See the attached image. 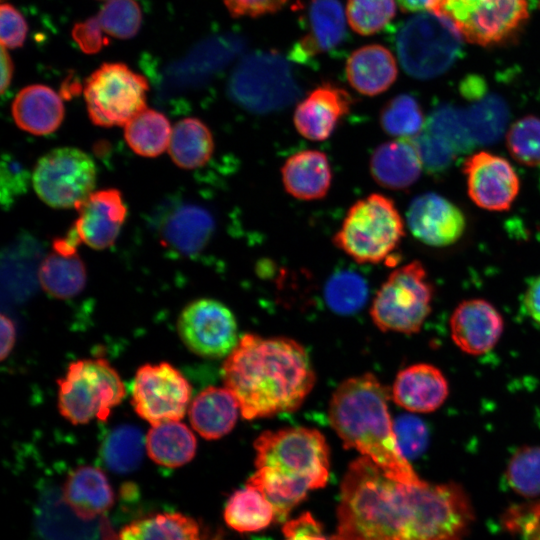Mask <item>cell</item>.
Instances as JSON below:
<instances>
[{
	"label": "cell",
	"instance_id": "cell-23",
	"mask_svg": "<svg viewBox=\"0 0 540 540\" xmlns=\"http://www.w3.org/2000/svg\"><path fill=\"white\" fill-rule=\"evenodd\" d=\"M369 169L381 187L403 190L419 179L423 164L412 138H397L375 148Z\"/></svg>",
	"mask_w": 540,
	"mask_h": 540
},
{
	"label": "cell",
	"instance_id": "cell-34",
	"mask_svg": "<svg viewBox=\"0 0 540 540\" xmlns=\"http://www.w3.org/2000/svg\"><path fill=\"white\" fill-rule=\"evenodd\" d=\"M118 540H201L195 520L181 513H158L125 526Z\"/></svg>",
	"mask_w": 540,
	"mask_h": 540
},
{
	"label": "cell",
	"instance_id": "cell-28",
	"mask_svg": "<svg viewBox=\"0 0 540 540\" xmlns=\"http://www.w3.org/2000/svg\"><path fill=\"white\" fill-rule=\"evenodd\" d=\"M239 404L226 388L210 386L198 393L188 409L193 429L207 440L227 435L235 426Z\"/></svg>",
	"mask_w": 540,
	"mask_h": 540
},
{
	"label": "cell",
	"instance_id": "cell-31",
	"mask_svg": "<svg viewBox=\"0 0 540 540\" xmlns=\"http://www.w3.org/2000/svg\"><path fill=\"white\" fill-rule=\"evenodd\" d=\"M214 148L213 134L202 120L187 117L172 127L168 153L179 168L193 170L204 166Z\"/></svg>",
	"mask_w": 540,
	"mask_h": 540
},
{
	"label": "cell",
	"instance_id": "cell-55",
	"mask_svg": "<svg viewBox=\"0 0 540 540\" xmlns=\"http://www.w3.org/2000/svg\"><path fill=\"white\" fill-rule=\"evenodd\" d=\"M14 73V63L8 52V49L1 45V93L8 89L11 84Z\"/></svg>",
	"mask_w": 540,
	"mask_h": 540
},
{
	"label": "cell",
	"instance_id": "cell-6",
	"mask_svg": "<svg viewBox=\"0 0 540 540\" xmlns=\"http://www.w3.org/2000/svg\"><path fill=\"white\" fill-rule=\"evenodd\" d=\"M404 235V221L394 201L372 193L349 208L332 241L354 261L377 264L391 257Z\"/></svg>",
	"mask_w": 540,
	"mask_h": 540
},
{
	"label": "cell",
	"instance_id": "cell-46",
	"mask_svg": "<svg viewBox=\"0 0 540 540\" xmlns=\"http://www.w3.org/2000/svg\"><path fill=\"white\" fill-rule=\"evenodd\" d=\"M504 528L524 540H540V502L510 506L503 514Z\"/></svg>",
	"mask_w": 540,
	"mask_h": 540
},
{
	"label": "cell",
	"instance_id": "cell-39",
	"mask_svg": "<svg viewBox=\"0 0 540 540\" xmlns=\"http://www.w3.org/2000/svg\"><path fill=\"white\" fill-rule=\"evenodd\" d=\"M381 128L396 138H414L424 128L425 117L415 97L399 94L382 107L379 115Z\"/></svg>",
	"mask_w": 540,
	"mask_h": 540
},
{
	"label": "cell",
	"instance_id": "cell-27",
	"mask_svg": "<svg viewBox=\"0 0 540 540\" xmlns=\"http://www.w3.org/2000/svg\"><path fill=\"white\" fill-rule=\"evenodd\" d=\"M345 73L354 90L373 97L394 84L398 68L390 50L380 44H369L351 53L346 61Z\"/></svg>",
	"mask_w": 540,
	"mask_h": 540
},
{
	"label": "cell",
	"instance_id": "cell-41",
	"mask_svg": "<svg viewBox=\"0 0 540 540\" xmlns=\"http://www.w3.org/2000/svg\"><path fill=\"white\" fill-rule=\"evenodd\" d=\"M423 129L443 139L456 153L469 151L476 144L469 131L464 110L450 105L437 108L426 120Z\"/></svg>",
	"mask_w": 540,
	"mask_h": 540
},
{
	"label": "cell",
	"instance_id": "cell-15",
	"mask_svg": "<svg viewBox=\"0 0 540 540\" xmlns=\"http://www.w3.org/2000/svg\"><path fill=\"white\" fill-rule=\"evenodd\" d=\"M470 199L480 208L507 211L520 190L519 177L505 158L487 151L471 154L463 163Z\"/></svg>",
	"mask_w": 540,
	"mask_h": 540
},
{
	"label": "cell",
	"instance_id": "cell-38",
	"mask_svg": "<svg viewBox=\"0 0 540 540\" xmlns=\"http://www.w3.org/2000/svg\"><path fill=\"white\" fill-rule=\"evenodd\" d=\"M369 289L366 280L351 270L332 274L324 287V299L335 313L350 315L361 310L367 302Z\"/></svg>",
	"mask_w": 540,
	"mask_h": 540
},
{
	"label": "cell",
	"instance_id": "cell-37",
	"mask_svg": "<svg viewBox=\"0 0 540 540\" xmlns=\"http://www.w3.org/2000/svg\"><path fill=\"white\" fill-rule=\"evenodd\" d=\"M470 107L464 110L466 122L475 143H492L502 134L508 118L504 101L495 95L473 99Z\"/></svg>",
	"mask_w": 540,
	"mask_h": 540
},
{
	"label": "cell",
	"instance_id": "cell-17",
	"mask_svg": "<svg viewBox=\"0 0 540 540\" xmlns=\"http://www.w3.org/2000/svg\"><path fill=\"white\" fill-rule=\"evenodd\" d=\"M72 230L81 243L95 250L111 247L127 217V206L119 190L93 191L77 208Z\"/></svg>",
	"mask_w": 540,
	"mask_h": 540
},
{
	"label": "cell",
	"instance_id": "cell-48",
	"mask_svg": "<svg viewBox=\"0 0 540 540\" xmlns=\"http://www.w3.org/2000/svg\"><path fill=\"white\" fill-rule=\"evenodd\" d=\"M394 429L404 456H415L423 451L427 431L420 419L410 415L401 416L396 420Z\"/></svg>",
	"mask_w": 540,
	"mask_h": 540
},
{
	"label": "cell",
	"instance_id": "cell-7",
	"mask_svg": "<svg viewBox=\"0 0 540 540\" xmlns=\"http://www.w3.org/2000/svg\"><path fill=\"white\" fill-rule=\"evenodd\" d=\"M227 93L241 108L265 114L292 104L300 88L288 60L270 50L243 57L229 78Z\"/></svg>",
	"mask_w": 540,
	"mask_h": 540
},
{
	"label": "cell",
	"instance_id": "cell-4",
	"mask_svg": "<svg viewBox=\"0 0 540 540\" xmlns=\"http://www.w3.org/2000/svg\"><path fill=\"white\" fill-rule=\"evenodd\" d=\"M255 467L307 491L326 486L330 449L313 428L287 427L264 431L254 442Z\"/></svg>",
	"mask_w": 540,
	"mask_h": 540
},
{
	"label": "cell",
	"instance_id": "cell-22",
	"mask_svg": "<svg viewBox=\"0 0 540 540\" xmlns=\"http://www.w3.org/2000/svg\"><path fill=\"white\" fill-rule=\"evenodd\" d=\"M449 393L443 373L433 365L414 364L401 370L392 387L394 402L411 412L438 409Z\"/></svg>",
	"mask_w": 540,
	"mask_h": 540
},
{
	"label": "cell",
	"instance_id": "cell-54",
	"mask_svg": "<svg viewBox=\"0 0 540 540\" xmlns=\"http://www.w3.org/2000/svg\"><path fill=\"white\" fill-rule=\"evenodd\" d=\"M403 12L419 13L424 11L436 12L441 0H396Z\"/></svg>",
	"mask_w": 540,
	"mask_h": 540
},
{
	"label": "cell",
	"instance_id": "cell-53",
	"mask_svg": "<svg viewBox=\"0 0 540 540\" xmlns=\"http://www.w3.org/2000/svg\"><path fill=\"white\" fill-rule=\"evenodd\" d=\"M16 340V328L13 321L1 315V360H5L11 353Z\"/></svg>",
	"mask_w": 540,
	"mask_h": 540
},
{
	"label": "cell",
	"instance_id": "cell-19",
	"mask_svg": "<svg viewBox=\"0 0 540 540\" xmlns=\"http://www.w3.org/2000/svg\"><path fill=\"white\" fill-rule=\"evenodd\" d=\"M346 19L339 0H311L307 11L308 31L294 43L288 58L311 64L314 57L340 47L347 37Z\"/></svg>",
	"mask_w": 540,
	"mask_h": 540
},
{
	"label": "cell",
	"instance_id": "cell-51",
	"mask_svg": "<svg viewBox=\"0 0 540 540\" xmlns=\"http://www.w3.org/2000/svg\"><path fill=\"white\" fill-rule=\"evenodd\" d=\"M233 17H258L277 12L287 0H223Z\"/></svg>",
	"mask_w": 540,
	"mask_h": 540
},
{
	"label": "cell",
	"instance_id": "cell-21",
	"mask_svg": "<svg viewBox=\"0 0 540 540\" xmlns=\"http://www.w3.org/2000/svg\"><path fill=\"white\" fill-rule=\"evenodd\" d=\"M34 524L43 540H99L102 529L96 519L80 517L64 500L62 492L54 487L41 493L35 507Z\"/></svg>",
	"mask_w": 540,
	"mask_h": 540
},
{
	"label": "cell",
	"instance_id": "cell-56",
	"mask_svg": "<svg viewBox=\"0 0 540 540\" xmlns=\"http://www.w3.org/2000/svg\"><path fill=\"white\" fill-rule=\"evenodd\" d=\"M105 1H108V0H105Z\"/></svg>",
	"mask_w": 540,
	"mask_h": 540
},
{
	"label": "cell",
	"instance_id": "cell-47",
	"mask_svg": "<svg viewBox=\"0 0 540 540\" xmlns=\"http://www.w3.org/2000/svg\"><path fill=\"white\" fill-rule=\"evenodd\" d=\"M28 33V25L20 11L10 3L0 6V39L7 49L23 46Z\"/></svg>",
	"mask_w": 540,
	"mask_h": 540
},
{
	"label": "cell",
	"instance_id": "cell-1",
	"mask_svg": "<svg viewBox=\"0 0 540 540\" xmlns=\"http://www.w3.org/2000/svg\"><path fill=\"white\" fill-rule=\"evenodd\" d=\"M222 376L247 420L295 411L316 380L310 357L297 341L250 333L226 356Z\"/></svg>",
	"mask_w": 540,
	"mask_h": 540
},
{
	"label": "cell",
	"instance_id": "cell-12",
	"mask_svg": "<svg viewBox=\"0 0 540 540\" xmlns=\"http://www.w3.org/2000/svg\"><path fill=\"white\" fill-rule=\"evenodd\" d=\"M435 13L466 41L489 46L517 32L528 18L527 0H441Z\"/></svg>",
	"mask_w": 540,
	"mask_h": 540
},
{
	"label": "cell",
	"instance_id": "cell-49",
	"mask_svg": "<svg viewBox=\"0 0 540 540\" xmlns=\"http://www.w3.org/2000/svg\"><path fill=\"white\" fill-rule=\"evenodd\" d=\"M97 17H90L84 21L76 23L71 31L74 42L85 54L98 53L106 44Z\"/></svg>",
	"mask_w": 540,
	"mask_h": 540
},
{
	"label": "cell",
	"instance_id": "cell-8",
	"mask_svg": "<svg viewBox=\"0 0 540 540\" xmlns=\"http://www.w3.org/2000/svg\"><path fill=\"white\" fill-rule=\"evenodd\" d=\"M58 409L72 424L93 419L105 421L125 397V386L117 371L103 358L71 362L58 381Z\"/></svg>",
	"mask_w": 540,
	"mask_h": 540
},
{
	"label": "cell",
	"instance_id": "cell-43",
	"mask_svg": "<svg viewBox=\"0 0 540 540\" xmlns=\"http://www.w3.org/2000/svg\"><path fill=\"white\" fill-rule=\"evenodd\" d=\"M506 146L510 155L525 166L540 165V118L526 115L509 127Z\"/></svg>",
	"mask_w": 540,
	"mask_h": 540
},
{
	"label": "cell",
	"instance_id": "cell-10",
	"mask_svg": "<svg viewBox=\"0 0 540 540\" xmlns=\"http://www.w3.org/2000/svg\"><path fill=\"white\" fill-rule=\"evenodd\" d=\"M147 79L121 62H106L85 81L84 100L91 122L99 127L125 126L147 108Z\"/></svg>",
	"mask_w": 540,
	"mask_h": 540
},
{
	"label": "cell",
	"instance_id": "cell-24",
	"mask_svg": "<svg viewBox=\"0 0 540 540\" xmlns=\"http://www.w3.org/2000/svg\"><path fill=\"white\" fill-rule=\"evenodd\" d=\"M11 113L21 130L36 136L56 131L63 122L65 108L59 94L43 84L22 88L14 97Z\"/></svg>",
	"mask_w": 540,
	"mask_h": 540
},
{
	"label": "cell",
	"instance_id": "cell-42",
	"mask_svg": "<svg viewBox=\"0 0 540 540\" xmlns=\"http://www.w3.org/2000/svg\"><path fill=\"white\" fill-rule=\"evenodd\" d=\"M505 478L517 494L526 498L540 496V447L517 450L507 465Z\"/></svg>",
	"mask_w": 540,
	"mask_h": 540
},
{
	"label": "cell",
	"instance_id": "cell-3",
	"mask_svg": "<svg viewBox=\"0 0 540 540\" xmlns=\"http://www.w3.org/2000/svg\"><path fill=\"white\" fill-rule=\"evenodd\" d=\"M388 400L387 388L373 374L348 378L330 399V424L344 448L368 457L392 479L421 484L399 446Z\"/></svg>",
	"mask_w": 540,
	"mask_h": 540
},
{
	"label": "cell",
	"instance_id": "cell-33",
	"mask_svg": "<svg viewBox=\"0 0 540 540\" xmlns=\"http://www.w3.org/2000/svg\"><path fill=\"white\" fill-rule=\"evenodd\" d=\"M172 127L161 112L146 108L124 126V139L130 149L142 157H157L170 143Z\"/></svg>",
	"mask_w": 540,
	"mask_h": 540
},
{
	"label": "cell",
	"instance_id": "cell-16",
	"mask_svg": "<svg viewBox=\"0 0 540 540\" xmlns=\"http://www.w3.org/2000/svg\"><path fill=\"white\" fill-rule=\"evenodd\" d=\"M406 221L411 234L432 247L456 243L466 229V217L462 210L435 192L416 196L409 204Z\"/></svg>",
	"mask_w": 540,
	"mask_h": 540
},
{
	"label": "cell",
	"instance_id": "cell-52",
	"mask_svg": "<svg viewBox=\"0 0 540 540\" xmlns=\"http://www.w3.org/2000/svg\"><path fill=\"white\" fill-rule=\"evenodd\" d=\"M527 315L540 326V274L531 279L523 297Z\"/></svg>",
	"mask_w": 540,
	"mask_h": 540
},
{
	"label": "cell",
	"instance_id": "cell-30",
	"mask_svg": "<svg viewBox=\"0 0 540 540\" xmlns=\"http://www.w3.org/2000/svg\"><path fill=\"white\" fill-rule=\"evenodd\" d=\"M214 228V219L208 210L198 205L185 204L168 216L162 235L169 247L183 255L192 256L206 247Z\"/></svg>",
	"mask_w": 540,
	"mask_h": 540
},
{
	"label": "cell",
	"instance_id": "cell-13",
	"mask_svg": "<svg viewBox=\"0 0 540 540\" xmlns=\"http://www.w3.org/2000/svg\"><path fill=\"white\" fill-rule=\"evenodd\" d=\"M191 393L190 383L171 364H145L136 372L131 402L142 419L156 425L181 420Z\"/></svg>",
	"mask_w": 540,
	"mask_h": 540
},
{
	"label": "cell",
	"instance_id": "cell-45",
	"mask_svg": "<svg viewBox=\"0 0 540 540\" xmlns=\"http://www.w3.org/2000/svg\"><path fill=\"white\" fill-rule=\"evenodd\" d=\"M412 140L420 155L423 169L431 174L447 169L457 154L443 139L424 129Z\"/></svg>",
	"mask_w": 540,
	"mask_h": 540
},
{
	"label": "cell",
	"instance_id": "cell-18",
	"mask_svg": "<svg viewBox=\"0 0 540 540\" xmlns=\"http://www.w3.org/2000/svg\"><path fill=\"white\" fill-rule=\"evenodd\" d=\"M352 104L353 99L345 89L322 84L298 103L293 114L294 126L302 137L324 141L350 112Z\"/></svg>",
	"mask_w": 540,
	"mask_h": 540
},
{
	"label": "cell",
	"instance_id": "cell-26",
	"mask_svg": "<svg viewBox=\"0 0 540 540\" xmlns=\"http://www.w3.org/2000/svg\"><path fill=\"white\" fill-rule=\"evenodd\" d=\"M285 191L295 199L313 201L324 198L332 183V170L327 155L306 149L289 156L281 167Z\"/></svg>",
	"mask_w": 540,
	"mask_h": 540
},
{
	"label": "cell",
	"instance_id": "cell-2",
	"mask_svg": "<svg viewBox=\"0 0 540 540\" xmlns=\"http://www.w3.org/2000/svg\"><path fill=\"white\" fill-rule=\"evenodd\" d=\"M428 484L392 479L361 455L341 482L331 540H415Z\"/></svg>",
	"mask_w": 540,
	"mask_h": 540
},
{
	"label": "cell",
	"instance_id": "cell-9",
	"mask_svg": "<svg viewBox=\"0 0 540 540\" xmlns=\"http://www.w3.org/2000/svg\"><path fill=\"white\" fill-rule=\"evenodd\" d=\"M432 299L427 271L414 260L389 274L373 299L370 315L382 331L416 333L431 312Z\"/></svg>",
	"mask_w": 540,
	"mask_h": 540
},
{
	"label": "cell",
	"instance_id": "cell-11",
	"mask_svg": "<svg viewBox=\"0 0 540 540\" xmlns=\"http://www.w3.org/2000/svg\"><path fill=\"white\" fill-rule=\"evenodd\" d=\"M96 178V165L87 153L75 147H59L37 161L32 184L46 205L76 209L94 191Z\"/></svg>",
	"mask_w": 540,
	"mask_h": 540
},
{
	"label": "cell",
	"instance_id": "cell-29",
	"mask_svg": "<svg viewBox=\"0 0 540 540\" xmlns=\"http://www.w3.org/2000/svg\"><path fill=\"white\" fill-rule=\"evenodd\" d=\"M62 494L67 504L80 517L88 520L106 512L114 501L106 475L94 466L74 469L66 478Z\"/></svg>",
	"mask_w": 540,
	"mask_h": 540
},
{
	"label": "cell",
	"instance_id": "cell-14",
	"mask_svg": "<svg viewBox=\"0 0 540 540\" xmlns=\"http://www.w3.org/2000/svg\"><path fill=\"white\" fill-rule=\"evenodd\" d=\"M177 331L191 352L205 358L227 356L239 341L233 312L211 298L186 305L178 317Z\"/></svg>",
	"mask_w": 540,
	"mask_h": 540
},
{
	"label": "cell",
	"instance_id": "cell-50",
	"mask_svg": "<svg viewBox=\"0 0 540 540\" xmlns=\"http://www.w3.org/2000/svg\"><path fill=\"white\" fill-rule=\"evenodd\" d=\"M285 540H328L323 528L311 513L305 512L283 525Z\"/></svg>",
	"mask_w": 540,
	"mask_h": 540
},
{
	"label": "cell",
	"instance_id": "cell-5",
	"mask_svg": "<svg viewBox=\"0 0 540 540\" xmlns=\"http://www.w3.org/2000/svg\"><path fill=\"white\" fill-rule=\"evenodd\" d=\"M462 36L442 15L416 13L397 24L392 44L403 70L428 80L448 71L462 56Z\"/></svg>",
	"mask_w": 540,
	"mask_h": 540
},
{
	"label": "cell",
	"instance_id": "cell-25",
	"mask_svg": "<svg viewBox=\"0 0 540 540\" xmlns=\"http://www.w3.org/2000/svg\"><path fill=\"white\" fill-rule=\"evenodd\" d=\"M53 250L40 264L38 277L42 289L57 299L77 296L85 287V265L77 246L65 237L53 241Z\"/></svg>",
	"mask_w": 540,
	"mask_h": 540
},
{
	"label": "cell",
	"instance_id": "cell-20",
	"mask_svg": "<svg viewBox=\"0 0 540 540\" xmlns=\"http://www.w3.org/2000/svg\"><path fill=\"white\" fill-rule=\"evenodd\" d=\"M454 343L464 352L479 355L491 350L503 332L501 314L488 301L469 299L454 310L451 320Z\"/></svg>",
	"mask_w": 540,
	"mask_h": 540
},
{
	"label": "cell",
	"instance_id": "cell-44",
	"mask_svg": "<svg viewBox=\"0 0 540 540\" xmlns=\"http://www.w3.org/2000/svg\"><path fill=\"white\" fill-rule=\"evenodd\" d=\"M103 31L117 39H130L142 24V12L135 0H108L96 16Z\"/></svg>",
	"mask_w": 540,
	"mask_h": 540
},
{
	"label": "cell",
	"instance_id": "cell-32",
	"mask_svg": "<svg viewBox=\"0 0 540 540\" xmlns=\"http://www.w3.org/2000/svg\"><path fill=\"white\" fill-rule=\"evenodd\" d=\"M145 439L148 456L165 467H180L191 461L196 453L194 434L179 421L152 425Z\"/></svg>",
	"mask_w": 540,
	"mask_h": 540
},
{
	"label": "cell",
	"instance_id": "cell-36",
	"mask_svg": "<svg viewBox=\"0 0 540 540\" xmlns=\"http://www.w3.org/2000/svg\"><path fill=\"white\" fill-rule=\"evenodd\" d=\"M144 437L133 425L115 427L105 438L101 454L106 467L119 474L135 471L141 464Z\"/></svg>",
	"mask_w": 540,
	"mask_h": 540
},
{
	"label": "cell",
	"instance_id": "cell-40",
	"mask_svg": "<svg viewBox=\"0 0 540 540\" xmlns=\"http://www.w3.org/2000/svg\"><path fill=\"white\" fill-rule=\"evenodd\" d=\"M396 3V0H347V22L360 35H374L390 24L396 14Z\"/></svg>",
	"mask_w": 540,
	"mask_h": 540
},
{
	"label": "cell",
	"instance_id": "cell-35",
	"mask_svg": "<svg viewBox=\"0 0 540 540\" xmlns=\"http://www.w3.org/2000/svg\"><path fill=\"white\" fill-rule=\"evenodd\" d=\"M276 518L272 504L254 487L236 490L224 508V520L238 532H256L268 527Z\"/></svg>",
	"mask_w": 540,
	"mask_h": 540
}]
</instances>
